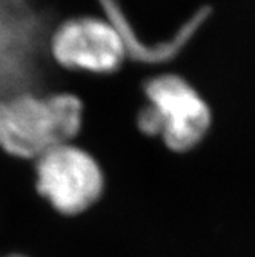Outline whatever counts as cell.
Instances as JSON below:
<instances>
[{
    "instance_id": "1",
    "label": "cell",
    "mask_w": 255,
    "mask_h": 257,
    "mask_svg": "<svg viewBox=\"0 0 255 257\" xmlns=\"http://www.w3.org/2000/svg\"><path fill=\"white\" fill-rule=\"evenodd\" d=\"M83 122V105L74 94L37 96L31 91L0 97V148L20 159H37L69 144Z\"/></svg>"
},
{
    "instance_id": "2",
    "label": "cell",
    "mask_w": 255,
    "mask_h": 257,
    "mask_svg": "<svg viewBox=\"0 0 255 257\" xmlns=\"http://www.w3.org/2000/svg\"><path fill=\"white\" fill-rule=\"evenodd\" d=\"M148 105L137 115L146 136H155L174 153L197 148L212 125L211 108L195 88L180 76L161 74L145 83Z\"/></svg>"
},
{
    "instance_id": "3",
    "label": "cell",
    "mask_w": 255,
    "mask_h": 257,
    "mask_svg": "<svg viewBox=\"0 0 255 257\" xmlns=\"http://www.w3.org/2000/svg\"><path fill=\"white\" fill-rule=\"evenodd\" d=\"M36 188L60 214L77 216L100 199L105 177L94 157L69 142L36 159Z\"/></svg>"
},
{
    "instance_id": "4",
    "label": "cell",
    "mask_w": 255,
    "mask_h": 257,
    "mask_svg": "<svg viewBox=\"0 0 255 257\" xmlns=\"http://www.w3.org/2000/svg\"><path fill=\"white\" fill-rule=\"evenodd\" d=\"M43 37L45 22L30 0H0V97L30 91Z\"/></svg>"
},
{
    "instance_id": "5",
    "label": "cell",
    "mask_w": 255,
    "mask_h": 257,
    "mask_svg": "<svg viewBox=\"0 0 255 257\" xmlns=\"http://www.w3.org/2000/svg\"><path fill=\"white\" fill-rule=\"evenodd\" d=\"M50 51L68 69L97 74L117 71L126 59L117 30L109 20L96 17L63 22L50 39Z\"/></svg>"
},
{
    "instance_id": "6",
    "label": "cell",
    "mask_w": 255,
    "mask_h": 257,
    "mask_svg": "<svg viewBox=\"0 0 255 257\" xmlns=\"http://www.w3.org/2000/svg\"><path fill=\"white\" fill-rule=\"evenodd\" d=\"M4 257H27V255H22V254H10V255H4Z\"/></svg>"
}]
</instances>
